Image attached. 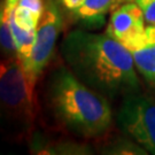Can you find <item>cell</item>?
<instances>
[{
  "label": "cell",
  "mask_w": 155,
  "mask_h": 155,
  "mask_svg": "<svg viewBox=\"0 0 155 155\" xmlns=\"http://www.w3.org/2000/svg\"><path fill=\"white\" fill-rule=\"evenodd\" d=\"M45 100L58 124L76 137L98 138L108 132L113 124V111L107 98L81 82L63 66L50 74Z\"/></svg>",
  "instance_id": "7a4b0ae2"
},
{
  "label": "cell",
  "mask_w": 155,
  "mask_h": 155,
  "mask_svg": "<svg viewBox=\"0 0 155 155\" xmlns=\"http://www.w3.org/2000/svg\"><path fill=\"white\" fill-rule=\"evenodd\" d=\"M144 14L137 2H124L111 11L106 33L125 47L136 43L145 32Z\"/></svg>",
  "instance_id": "8992f818"
},
{
  "label": "cell",
  "mask_w": 155,
  "mask_h": 155,
  "mask_svg": "<svg viewBox=\"0 0 155 155\" xmlns=\"http://www.w3.org/2000/svg\"><path fill=\"white\" fill-rule=\"evenodd\" d=\"M35 86L17 58L0 59V123L30 130L36 117Z\"/></svg>",
  "instance_id": "3957f363"
},
{
  "label": "cell",
  "mask_w": 155,
  "mask_h": 155,
  "mask_svg": "<svg viewBox=\"0 0 155 155\" xmlns=\"http://www.w3.org/2000/svg\"><path fill=\"white\" fill-rule=\"evenodd\" d=\"M60 50L70 71L106 98L140 91L131 52L107 33L74 30L62 39Z\"/></svg>",
  "instance_id": "6da1fadb"
},
{
  "label": "cell",
  "mask_w": 155,
  "mask_h": 155,
  "mask_svg": "<svg viewBox=\"0 0 155 155\" xmlns=\"http://www.w3.org/2000/svg\"><path fill=\"white\" fill-rule=\"evenodd\" d=\"M136 0H118V5L124 4V2H134Z\"/></svg>",
  "instance_id": "8fae6325"
},
{
  "label": "cell",
  "mask_w": 155,
  "mask_h": 155,
  "mask_svg": "<svg viewBox=\"0 0 155 155\" xmlns=\"http://www.w3.org/2000/svg\"><path fill=\"white\" fill-rule=\"evenodd\" d=\"M17 58L16 46L5 11V1H0V59Z\"/></svg>",
  "instance_id": "9c48e42d"
},
{
  "label": "cell",
  "mask_w": 155,
  "mask_h": 155,
  "mask_svg": "<svg viewBox=\"0 0 155 155\" xmlns=\"http://www.w3.org/2000/svg\"><path fill=\"white\" fill-rule=\"evenodd\" d=\"M117 6L118 0H84L70 16L87 27H98L105 22L106 14Z\"/></svg>",
  "instance_id": "ba28073f"
},
{
  "label": "cell",
  "mask_w": 155,
  "mask_h": 155,
  "mask_svg": "<svg viewBox=\"0 0 155 155\" xmlns=\"http://www.w3.org/2000/svg\"><path fill=\"white\" fill-rule=\"evenodd\" d=\"M62 28L60 9L55 2L47 0L45 11L37 27V36L29 63L24 68L30 82L36 85L41 72L50 63L56 40Z\"/></svg>",
  "instance_id": "5b68a950"
},
{
  "label": "cell",
  "mask_w": 155,
  "mask_h": 155,
  "mask_svg": "<svg viewBox=\"0 0 155 155\" xmlns=\"http://www.w3.org/2000/svg\"><path fill=\"white\" fill-rule=\"evenodd\" d=\"M116 122L127 136L155 154V99L139 92L125 95L117 110Z\"/></svg>",
  "instance_id": "277c9868"
},
{
  "label": "cell",
  "mask_w": 155,
  "mask_h": 155,
  "mask_svg": "<svg viewBox=\"0 0 155 155\" xmlns=\"http://www.w3.org/2000/svg\"><path fill=\"white\" fill-rule=\"evenodd\" d=\"M138 72L155 87V24L146 27L144 35L127 47Z\"/></svg>",
  "instance_id": "52a82bcc"
},
{
  "label": "cell",
  "mask_w": 155,
  "mask_h": 155,
  "mask_svg": "<svg viewBox=\"0 0 155 155\" xmlns=\"http://www.w3.org/2000/svg\"><path fill=\"white\" fill-rule=\"evenodd\" d=\"M144 14L145 22L155 24V0H136Z\"/></svg>",
  "instance_id": "30bf717a"
}]
</instances>
